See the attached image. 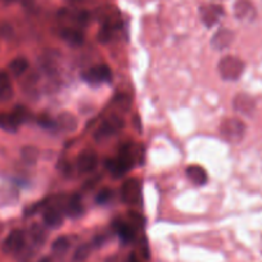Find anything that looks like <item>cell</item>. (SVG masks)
Listing matches in <instances>:
<instances>
[{
  "label": "cell",
  "instance_id": "cell-1",
  "mask_svg": "<svg viewBox=\"0 0 262 262\" xmlns=\"http://www.w3.org/2000/svg\"><path fill=\"white\" fill-rule=\"evenodd\" d=\"M219 74L225 81H236L244 71V63L241 58L234 55H225L217 64Z\"/></svg>",
  "mask_w": 262,
  "mask_h": 262
},
{
  "label": "cell",
  "instance_id": "cell-2",
  "mask_svg": "<svg viewBox=\"0 0 262 262\" xmlns=\"http://www.w3.org/2000/svg\"><path fill=\"white\" fill-rule=\"evenodd\" d=\"M246 123L235 117L225 118L220 125V135L229 143H239L246 135Z\"/></svg>",
  "mask_w": 262,
  "mask_h": 262
},
{
  "label": "cell",
  "instance_id": "cell-3",
  "mask_svg": "<svg viewBox=\"0 0 262 262\" xmlns=\"http://www.w3.org/2000/svg\"><path fill=\"white\" fill-rule=\"evenodd\" d=\"M121 196L127 205H137L142 196V185L138 179H127L121 186Z\"/></svg>",
  "mask_w": 262,
  "mask_h": 262
},
{
  "label": "cell",
  "instance_id": "cell-4",
  "mask_svg": "<svg viewBox=\"0 0 262 262\" xmlns=\"http://www.w3.org/2000/svg\"><path fill=\"white\" fill-rule=\"evenodd\" d=\"M82 77L86 82H90L93 85L104 84V82L112 81V71L108 66L98 64L88 70L86 72L82 74Z\"/></svg>",
  "mask_w": 262,
  "mask_h": 262
},
{
  "label": "cell",
  "instance_id": "cell-5",
  "mask_svg": "<svg viewBox=\"0 0 262 262\" xmlns=\"http://www.w3.org/2000/svg\"><path fill=\"white\" fill-rule=\"evenodd\" d=\"M123 126H125V122H123V120L120 116H110V117L105 118V120L103 121L102 125L99 126L95 138H97L98 140L107 139V138L112 137L116 133H118L121 128H123Z\"/></svg>",
  "mask_w": 262,
  "mask_h": 262
},
{
  "label": "cell",
  "instance_id": "cell-6",
  "mask_svg": "<svg viewBox=\"0 0 262 262\" xmlns=\"http://www.w3.org/2000/svg\"><path fill=\"white\" fill-rule=\"evenodd\" d=\"M26 246V235L22 230H13L3 242V251L6 253H19Z\"/></svg>",
  "mask_w": 262,
  "mask_h": 262
},
{
  "label": "cell",
  "instance_id": "cell-7",
  "mask_svg": "<svg viewBox=\"0 0 262 262\" xmlns=\"http://www.w3.org/2000/svg\"><path fill=\"white\" fill-rule=\"evenodd\" d=\"M234 13L239 21L244 22H252L257 17V11L251 0H236L234 4Z\"/></svg>",
  "mask_w": 262,
  "mask_h": 262
},
{
  "label": "cell",
  "instance_id": "cell-8",
  "mask_svg": "<svg viewBox=\"0 0 262 262\" xmlns=\"http://www.w3.org/2000/svg\"><path fill=\"white\" fill-rule=\"evenodd\" d=\"M98 162H99V158H98V155L94 152V150L85 149L82 150L81 153L77 157V168L80 170V172L82 173H89L93 172V171L97 168Z\"/></svg>",
  "mask_w": 262,
  "mask_h": 262
},
{
  "label": "cell",
  "instance_id": "cell-9",
  "mask_svg": "<svg viewBox=\"0 0 262 262\" xmlns=\"http://www.w3.org/2000/svg\"><path fill=\"white\" fill-rule=\"evenodd\" d=\"M233 107L241 115L252 116L256 111V100L251 95L241 93V94L235 95V98H234Z\"/></svg>",
  "mask_w": 262,
  "mask_h": 262
},
{
  "label": "cell",
  "instance_id": "cell-10",
  "mask_svg": "<svg viewBox=\"0 0 262 262\" xmlns=\"http://www.w3.org/2000/svg\"><path fill=\"white\" fill-rule=\"evenodd\" d=\"M42 219H44L45 225L52 229H57L59 226H62L63 220H64V215H63V212L58 207L50 206V207H47L44 210Z\"/></svg>",
  "mask_w": 262,
  "mask_h": 262
},
{
  "label": "cell",
  "instance_id": "cell-11",
  "mask_svg": "<svg viewBox=\"0 0 262 262\" xmlns=\"http://www.w3.org/2000/svg\"><path fill=\"white\" fill-rule=\"evenodd\" d=\"M233 41H234V32L230 31L229 29H221L219 30V31H216V34L212 36L211 45H212L215 49L223 50V49H226L228 47H230Z\"/></svg>",
  "mask_w": 262,
  "mask_h": 262
},
{
  "label": "cell",
  "instance_id": "cell-12",
  "mask_svg": "<svg viewBox=\"0 0 262 262\" xmlns=\"http://www.w3.org/2000/svg\"><path fill=\"white\" fill-rule=\"evenodd\" d=\"M224 14V11L221 7L219 6H208L203 7L201 9V16H202L203 24L207 27H212L213 25H216L220 19V17Z\"/></svg>",
  "mask_w": 262,
  "mask_h": 262
},
{
  "label": "cell",
  "instance_id": "cell-13",
  "mask_svg": "<svg viewBox=\"0 0 262 262\" xmlns=\"http://www.w3.org/2000/svg\"><path fill=\"white\" fill-rule=\"evenodd\" d=\"M186 178L194 184V185H205L208 180V175L205 168L200 165H191L185 171Z\"/></svg>",
  "mask_w": 262,
  "mask_h": 262
},
{
  "label": "cell",
  "instance_id": "cell-14",
  "mask_svg": "<svg viewBox=\"0 0 262 262\" xmlns=\"http://www.w3.org/2000/svg\"><path fill=\"white\" fill-rule=\"evenodd\" d=\"M57 126L64 133H72L77 128V118L70 112H62L57 118Z\"/></svg>",
  "mask_w": 262,
  "mask_h": 262
},
{
  "label": "cell",
  "instance_id": "cell-15",
  "mask_svg": "<svg viewBox=\"0 0 262 262\" xmlns=\"http://www.w3.org/2000/svg\"><path fill=\"white\" fill-rule=\"evenodd\" d=\"M115 229L117 231L118 236L122 239L125 243L134 241L135 238V228L130 225L128 223H122V221H116L115 223Z\"/></svg>",
  "mask_w": 262,
  "mask_h": 262
},
{
  "label": "cell",
  "instance_id": "cell-16",
  "mask_svg": "<svg viewBox=\"0 0 262 262\" xmlns=\"http://www.w3.org/2000/svg\"><path fill=\"white\" fill-rule=\"evenodd\" d=\"M66 212H67V215L69 216H71V217H79L80 215H82V212H84V207H82L80 196L74 195L70 198L67 205H66Z\"/></svg>",
  "mask_w": 262,
  "mask_h": 262
},
{
  "label": "cell",
  "instance_id": "cell-17",
  "mask_svg": "<svg viewBox=\"0 0 262 262\" xmlns=\"http://www.w3.org/2000/svg\"><path fill=\"white\" fill-rule=\"evenodd\" d=\"M62 39L66 40L69 44L81 45L84 42V34L76 29H64L62 31Z\"/></svg>",
  "mask_w": 262,
  "mask_h": 262
},
{
  "label": "cell",
  "instance_id": "cell-18",
  "mask_svg": "<svg viewBox=\"0 0 262 262\" xmlns=\"http://www.w3.org/2000/svg\"><path fill=\"white\" fill-rule=\"evenodd\" d=\"M29 69V60L24 57H17L9 63V70L16 77L22 76Z\"/></svg>",
  "mask_w": 262,
  "mask_h": 262
},
{
  "label": "cell",
  "instance_id": "cell-19",
  "mask_svg": "<svg viewBox=\"0 0 262 262\" xmlns=\"http://www.w3.org/2000/svg\"><path fill=\"white\" fill-rule=\"evenodd\" d=\"M19 123L14 120V117L11 115H0V127L4 128L8 133H16L18 128Z\"/></svg>",
  "mask_w": 262,
  "mask_h": 262
},
{
  "label": "cell",
  "instance_id": "cell-20",
  "mask_svg": "<svg viewBox=\"0 0 262 262\" xmlns=\"http://www.w3.org/2000/svg\"><path fill=\"white\" fill-rule=\"evenodd\" d=\"M70 241L69 238H66V236H59V238L55 239L52 244V249L54 253L57 254H64L66 252L69 251L70 248Z\"/></svg>",
  "mask_w": 262,
  "mask_h": 262
},
{
  "label": "cell",
  "instance_id": "cell-21",
  "mask_svg": "<svg viewBox=\"0 0 262 262\" xmlns=\"http://www.w3.org/2000/svg\"><path fill=\"white\" fill-rule=\"evenodd\" d=\"M22 160L29 165H34L39 158V150L35 147H25L21 152Z\"/></svg>",
  "mask_w": 262,
  "mask_h": 262
},
{
  "label": "cell",
  "instance_id": "cell-22",
  "mask_svg": "<svg viewBox=\"0 0 262 262\" xmlns=\"http://www.w3.org/2000/svg\"><path fill=\"white\" fill-rule=\"evenodd\" d=\"M90 252H92V246H90L89 243L81 244V246L75 251L74 258L76 259V261H84V259H86L88 257L90 256Z\"/></svg>",
  "mask_w": 262,
  "mask_h": 262
},
{
  "label": "cell",
  "instance_id": "cell-23",
  "mask_svg": "<svg viewBox=\"0 0 262 262\" xmlns=\"http://www.w3.org/2000/svg\"><path fill=\"white\" fill-rule=\"evenodd\" d=\"M14 92L11 84L0 85V103H7L13 98Z\"/></svg>",
  "mask_w": 262,
  "mask_h": 262
},
{
  "label": "cell",
  "instance_id": "cell-24",
  "mask_svg": "<svg viewBox=\"0 0 262 262\" xmlns=\"http://www.w3.org/2000/svg\"><path fill=\"white\" fill-rule=\"evenodd\" d=\"M12 116H13L14 120H16L17 122H18L19 125H21V123H24L25 121H26L27 118H29L30 113H29V111H27L26 107H24V105H17V107L14 108V111H13V113H12Z\"/></svg>",
  "mask_w": 262,
  "mask_h": 262
},
{
  "label": "cell",
  "instance_id": "cell-25",
  "mask_svg": "<svg viewBox=\"0 0 262 262\" xmlns=\"http://www.w3.org/2000/svg\"><path fill=\"white\" fill-rule=\"evenodd\" d=\"M127 219H128V224H130L133 228H143L144 226V219L140 213L135 212V211H130L127 212Z\"/></svg>",
  "mask_w": 262,
  "mask_h": 262
},
{
  "label": "cell",
  "instance_id": "cell-26",
  "mask_svg": "<svg viewBox=\"0 0 262 262\" xmlns=\"http://www.w3.org/2000/svg\"><path fill=\"white\" fill-rule=\"evenodd\" d=\"M31 236H32V239H34V241L36 242V243H39V244L44 243L45 238H47L44 229H42L41 226H39V225L32 226V228H31Z\"/></svg>",
  "mask_w": 262,
  "mask_h": 262
},
{
  "label": "cell",
  "instance_id": "cell-27",
  "mask_svg": "<svg viewBox=\"0 0 262 262\" xmlns=\"http://www.w3.org/2000/svg\"><path fill=\"white\" fill-rule=\"evenodd\" d=\"M112 31L113 27L111 25H105V26L102 27V30L99 31V35H98V39L102 42L110 41L111 37H112Z\"/></svg>",
  "mask_w": 262,
  "mask_h": 262
},
{
  "label": "cell",
  "instance_id": "cell-28",
  "mask_svg": "<svg viewBox=\"0 0 262 262\" xmlns=\"http://www.w3.org/2000/svg\"><path fill=\"white\" fill-rule=\"evenodd\" d=\"M111 196H112V190L108 188H104L98 193L95 201H97V203H99V205H104V203H107L108 201L111 200Z\"/></svg>",
  "mask_w": 262,
  "mask_h": 262
},
{
  "label": "cell",
  "instance_id": "cell-29",
  "mask_svg": "<svg viewBox=\"0 0 262 262\" xmlns=\"http://www.w3.org/2000/svg\"><path fill=\"white\" fill-rule=\"evenodd\" d=\"M37 122H39L40 125H41L42 127H45V128H49V127L53 128L55 125H57V122H55V121H53L52 118H50L49 116H47V115L40 116V117L37 118Z\"/></svg>",
  "mask_w": 262,
  "mask_h": 262
},
{
  "label": "cell",
  "instance_id": "cell-30",
  "mask_svg": "<svg viewBox=\"0 0 262 262\" xmlns=\"http://www.w3.org/2000/svg\"><path fill=\"white\" fill-rule=\"evenodd\" d=\"M4 84H9V77L6 72L0 71V85H4Z\"/></svg>",
  "mask_w": 262,
  "mask_h": 262
},
{
  "label": "cell",
  "instance_id": "cell-31",
  "mask_svg": "<svg viewBox=\"0 0 262 262\" xmlns=\"http://www.w3.org/2000/svg\"><path fill=\"white\" fill-rule=\"evenodd\" d=\"M21 2L25 6H31L32 3H35V0H21Z\"/></svg>",
  "mask_w": 262,
  "mask_h": 262
},
{
  "label": "cell",
  "instance_id": "cell-32",
  "mask_svg": "<svg viewBox=\"0 0 262 262\" xmlns=\"http://www.w3.org/2000/svg\"><path fill=\"white\" fill-rule=\"evenodd\" d=\"M40 262H50V259L49 258H42Z\"/></svg>",
  "mask_w": 262,
  "mask_h": 262
},
{
  "label": "cell",
  "instance_id": "cell-33",
  "mask_svg": "<svg viewBox=\"0 0 262 262\" xmlns=\"http://www.w3.org/2000/svg\"><path fill=\"white\" fill-rule=\"evenodd\" d=\"M4 2H8V3H11V2H14V0H4Z\"/></svg>",
  "mask_w": 262,
  "mask_h": 262
}]
</instances>
